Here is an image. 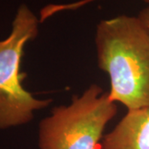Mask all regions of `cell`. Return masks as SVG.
<instances>
[{
  "instance_id": "1",
  "label": "cell",
  "mask_w": 149,
  "mask_h": 149,
  "mask_svg": "<svg viewBox=\"0 0 149 149\" xmlns=\"http://www.w3.org/2000/svg\"><path fill=\"white\" fill-rule=\"evenodd\" d=\"M99 68L110 80L109 99L128 110L149 107V32L138 17L119 15L96 27Z\"/></svg>"
},
{
  "instance_id": "2",
  "label": "cell",
  "mask_w": 149,
  "mask_h": 149,
  "mask_svg": "<svg viewBox=\"0 0 149 149\" xmlns=\"http://www.w3.org/2000/svg\"><path fill=\"white\" fill-rule=\"evenodd\" d=\"M118 107L100 85L93 84L68 105L55 107L39 123L40 149H101L100 141Z\"/></svg>"
},
{
  "instance_id": "3",
  "label": "cell",
  "mask_w": 149,
  "mask_h": 149,
  "mask_svg": "<svg viewBox=\"0 0 149 149\" xmlns=\"http://www.w3.org/2000/svg\"><path fill=\"white\" fill-rule=\"evenodd\" d=\"M38 22L31 9L22 4L17 11L9 36L0 41V129L30 122L34 111L52 102L36 99L22 86L27 76L20 70L23 48L37 37Z\"/></svg>"
},
{
  "instance_id": "4",
  "label": "cell",
  "mask_w": 149,
  "mask_h": 149,
  "mask_svg": "<svg viewBox=\"0 0 149 149\" xmlns=\"http://www.w3.org/2000/svg\"><path fill=\"white\" fill-rule=\"evenodd\" d=\"M101 149H149V107L128 110L103 138Z\"/></svg>"
},
{
  "instance_id": "5",
  "label": "cell",
  "mask_w": 149,
  "mask_h": 149,
  "mask_svg": "<svg viewBox=\"0 0 149 149\" xmlns=\"http://www.w3.org/2000/svg\"><path fill=\"white\" fill-rule=\"evenodd\" d=\"M100 1V0H80L74 3H61V4H49V5L44 7L41 10V17H40V22H42L46 19L49 18L50 17L53 16L55 14L64 12V11H72L76 10L84 6L87 5L91 3ZM145 3L149 4V0H143Z\"/></svg>"
},
{
  "instance_id": "6",
  "label": "cell",
  "mask_w": 149,
  "mask_h": 149,
  "mask_svg": "<svg viewBox=\"0 0 149 149\" xmlns=\"http://www.w3.org/2000/svg\"><path fill=\"white\" fill-rule=\"evenodd\" d=\"M138 17L149 32V6L140 11Z\"/></svg>"
}]
</instances>
